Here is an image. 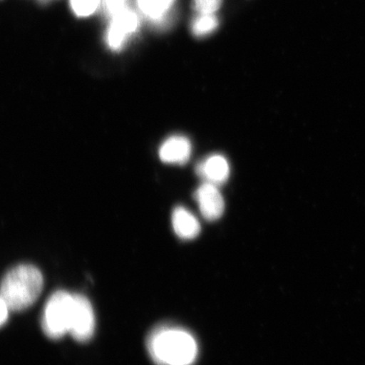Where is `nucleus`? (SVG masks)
Here are the masks:
<instances>
[{
	"label": "nucleus",
	"instance_id": "6",
	"mask_svg": "<svg viewBox=\"0 0 365 365\" xmlns=\"http://www.w3.org/2000/svg\"><path fill=\"white\" fill-rule=\"evenodd\" d=\"M195 199L205 220L217 221L225 212V199L215 185L203 182L195 190Z\"/></svg>",
	"mask_w": 365,
	"mask_h": 365
},
{
	"label": "nucleus",
	"instance_id": "2",
	"mask_svg": "<svg viewBox=\"0 0 365 365\" xmlns=\"http://www.w3.org/2000/svg\"><path fill=\"white\" fill-rule=\"evenodd\" d=\"M43 287V277L33 264L13 267L4 277L0 295L14 312L29 309L38 299Z\"/></svg>",
	"mask_w": 365,
	"mask_h": 365
},
{
	"label": "nucleus",
	"instance_id": "13",
	"mask_svg": "<svg viewBox=\"0 0 365 365\" xmlns=\"http://www.w3.org/2000/svg\"><path fill=\"white\" fill-rule=\"evenodd\" d=\"M221 4L222 0H193L192 7L198 14H214Z\"/></svg>",
	"mask_w": 365,
	"mask_h": 365
},
{
	"label": "nucleus",
	"instance_id": "8",
	"mask_svg": "<svg viewBox=\"0 0 365 365\" xmlns=\"http://www.w3.org/2000/svg\"><path fill=\"white\" fill-rule=\"evenodd\" d=\"M192 145L190 140L184 135H172L163 141L158 150L161 161L175 165H184L188 163Z\"/></svg>",
	"mask_w": 365,
	"mask_h": 365
},
{
	"label": "nucleus",
	"instance_id": "4",
	"mask_svg": "<svg viewBox=\"0 0 365 365\" xmlns=\"http://www.w3.org/2000/svg\"><path fill=\"white\" fill-rule=\"evenodd\" d=\"M95 314L90 301L81 294H74L70 332L76 341L85 342L95 331Z\"/></svg>",
	"mask_w": 365,
	"mask_h": 365
},
{
	"label": "nucleus",
	"instance_id": "12",
	"mask_svg": "<svg viewBox=\"0 0 365 365\" xmlns=\"http://www.w3.org/2000/svg\"><path fill=\"white\" fill-rule=\"evenodd\" d=\"M101 0H71V6L77 16L88 17L98 10Z\"/></svg>",
	"mask_w": 365,
	"mask_h": 365
},
{
	"label": "nucleus",
	"instance_id": "3",
	"mask_svg": "<svg viewBox=\"0 0 365 365\" xmlns=\"http://www.w3.org/2000/svg\"><path fill=\"white\" fill-rule=\"evenodd\" d=\"M73 301L74 294L65 291H57L50 297L42 319L43 330L49 339H59L70 332Z\"/></svg>",
	"mask_w": 365,
	"mask_h": 365
},
{
	"label": "nucleus",
	"instance_id": "15",
	"mask_svg": "<svg viewBox=\"0 0 365 365\" xmlns=\"http://www.w3.org/2000/svg\"><path fill=\"white\" fill-rule=\"evenodd\" d=\"M10 310L6 301L0 295V327L6 322Z\"/></svg>",
	"mask_w": 365,
	"mask_h": 365
},
{
	"label": "nucleus",
	"instance_id": "14",
	"mask_svg": "<svg viewBox=\"0 0 365 365\" xmlns=\"http://www.w3.org/2000/svg\"><path fill=\"white\" fill-rule=\"evenodd\" d=\"M125 0H101L105 12L110 17L125 8Z\"/></svg>",
	"mask_w": 365,
	"mask_h": 365
},
{
	"label": "nucleus",
	"instance_id": "5",
	"mask_svg": "<svg viewBox=\"0 0 365 365\" xmlns=\"http://www.w3.org/2000/svg\"><path fill=\"white\" fill-rule=\"evenodd\" d=\"M138 27V18L135 14L124 8L112 16L106 41L108 48L118 51L125 45L126 40L133 34Z\"/></svg>",
	"mask_w": 365,
	"mask_h": 365
},
{
	"label": "nucleus",
	"instance_id": "11",
	"mask_svg": "<svg viewBox=\"0 0 365 365\" xmlns=\"http://www.w3.org/2000/svg\"><path fill=\"white\" fill-rule=\"evenodd\" d=\"M217 25V18L214 14H199L191 25V30L196 36H203L212 33Z\"/></svg>",
	"mask_w": 365,
	"mask_h": 365
},
{
	"label": "nucleus",
	"instance_id": "1",
	"mask_svg": "<svg viewBox=\"0 0 365 365\" xmlns=\"http://www.w3.org/2000/svg\"><path fill=\"white\" fill-rule=\"evenodd\" d=\"M148 349L157 365H191L198 354L197 344L190 332L168 326L150 332Z\"/></svg>",
	"mask_w": 365,
	"mask_h": 365
},
{
	"label": "nucleus",
	"instance_id": "7",
	"mask_svg": "<svg viewBox=\"0 0 365 365\" xmlns=\"http://www.w3.org/2000/svg\"><path fill=\"white\" fill-rule=\"evenodd\" d=\"M195 172L203 182L219 187L225 184L230 178V163L221 154L210 155L198 163L195 167Z\"/></svg>",
	"mask_w": 365,
	"mask_h": 365
},
{
	"label": "nucleus",
	"instance_id": "10",
	"mask_svg": "<svg viewBox=\"0 0 365 365\" xmlns=\"http://www.w3.org/2000/svg\"><path fill=\"white\" fill-rule=\"evenodd\" d=\"M175 0H138L139 7L145 16L154 21L162 19Z\"/></svg>",
	"mask_w": 365,
	"mask_h": 365
},
{
	"label": "nucleus",
	"instance_id": "9",
	"mask_svg": "<svg viewBox=\"0 0 365 365\" xmlns=\"http://www.w3.org/2000/svg\"><path fill=\"white\" fill-rule=\"evenodd\" d=\"M172 225L177 236L182 240H193L199 235L200 232L198 219L184 207H177L173 210Z\"/></svg>",
	"mask_w": 365,
	"mask_h": 365
}]
</instances>
